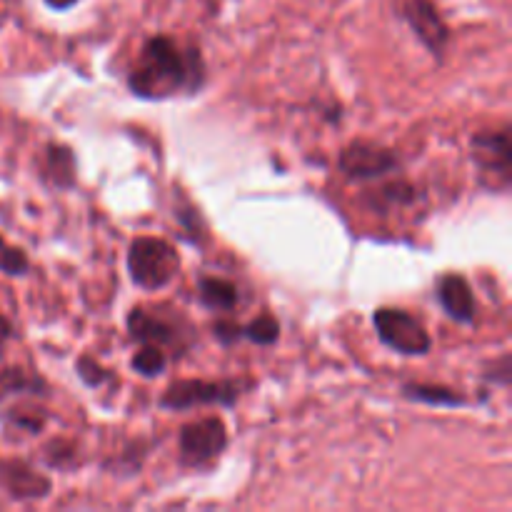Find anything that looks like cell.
<instances>
[{
	"instance_id": "12",
	"label": "cell",
	"mask_w": 512,
	"mask_h": 512,
	"mask_svg": "<svg viewBox=\"0 0 512 512\" xmlns=\"http://www.w3.org/2000/svg\"><path fill=\"white\" fill-rule=\"evenodd\" d=\"M38 178L40 183L55 193H70L78 185V158L75 150L65 143L43 145V153L38 158Z\"/></svg>"
},
{
	"instance_id": "16",
	"label": "cell",
	"mask_w": 512,
	"mask_h": 512,
	"mask_svg": "<svg viewBox=\"0 0 512 512\" xmlns=\"http://www.w3.org/2000/svg\"><path fill=\"white\" fill-rule=\"evenodd\" d=\"M0 395H30V398H50V385L43 375L25 368H5L0 373Z\"/></svg>"
},
{
	"instance_id": "6",
	"label": "cell",
	"mask_w": 512,
	"mask_h": 512,
	"mask_svg": "<svg viewBox=\"0 0 512 512\" xmlns=\"http://www.w3.org/2000/svg\"><path fill=\"white\" fill-rule=\"evenodd\" d=\"M373 328L380 343L403 358H425L433 350L428 328L410 310L383 305L373 313Z\"/></svg>"
},
{
	"instance_id": "13",
	"label": "cell",
	"mask_w": 512,
	"mask_h": 512,
	"mask_svg": "<svg viewBox=\"0 0 512 512\" xmlns=\"http://www.w3.org/2000/svg\"><path fill=\"white\" fill-rule=\"evenodd\" d=\"M418 200V188H415L410 180H385L383 183L373 185V188H365L360 193V203L365 210L375 215H388L393 210H403L415 205Z\"/></svg>"
},
{
	"instance_id": "2",
	"label": "cell",
	"mask_w": 512,
	"mask_h": 512,
	"mask_svg": "<svg viewBox=\"0 0 512 512\" xmlns=\"http://www.w3.org/2000/svg\"><path fill=\"white\" fill-rule=\"evenodd\" d=\"M128 338L138 345H155L160 350H173L183 358L198 340L195 325L183 310L173 305H135L125 315Z\"/></svg>"
},
{
	"instance_id": "25",
	"label": "cell",
	"mask_w": 512,
	"mask_h": 512,
	"mask_svg": "<svg viewBox=\"0 0 512 512\" xmlns=\"http://www.w3.org/2000/svg\"><path fill=\"white\" fill-rule=\"evenodd\" d=\"M480 378H483V383L493 385V388L508 390L512 380V355L500 353L498 358L485 360L483 370H480Z\"/></svg>"
},
{
	"instance_id": "8",
	"label": "cell",
	"mask_w": 512,
	"mask_h": 512,
	"mask_svg": "<svg viewBox=\"0 0 512 512\" xmlns=\"http://www.w3.org/2000/svg\"><path fill=\"white\" fill-rule=\"evenodd\" d=\"M400 168H403V160L398 150L368 138L350 140L338 155V170L350 183H375V180L400 173Z\"/></svg>"
},
{
	"instance_id": "19",
	"label": "cell",
	"mask_w": 512,
	"mask_h": 512,
	"mask_svg": "<svg viewBox=\"0 0 512 512\" xmlns=\"http://www.w3.org/2000/svg\"><path fill=\"white\" fill-rule=\"evenodd\" d=\"M280 333H283V328L273 313H263L248 323H240V338L258 345V348H273L280 340Z\"/></svg>"
},
{
	"instance_id": "24",
	"label": "cell",
	"mask_w": 512,
	"mask_h": 512,
	"mask_svg": "<svg viewBox=\"0 0 512 512\" xmlns=\"http://www.w3.org/2000/svg\"><path fill=\"white\" fill-rule=\"evenodd\" d=\"M75 373H78L80 383L90 390H100L113 380V370L100 365L93 355H78L75 358Z\"/></svg>"
},
{
	"instance_id": "21",
	"label": "cell",
	"mask_w": 512,
	"mask_h": 512,
	"mask_svg": "<svg viewBox=\"0 0 512 512\" xmlns=\"http://www.w3.org/2000/svg\"><path fill=\"white\" fill-rule=\"evenodd\" d=\"M43 463L53 470H63V473H70L80 465V448L73 440H50L43 448Z\"/></svg>"
},
{
	"instance_id": "14",
	"label": "cell",
	"mask_w": 512,
	"mask_h": 512,
	"mask_svg": "<svg viewBox=\"0 0 512 512\" xmlns=\"http://www.w3.org/2000/svg\"><path fill=\"white\" fill-rule=\"evenodd\" d=\"M400 395H403L408 403L428 405V408L440 410H460L473 405V400H470L463 390H455L450 388V385L440 383H418V380H410V383L400 385Z\"/></svg>"
},
{
	"instance_id": "9",
	"label": "cell",
	"mask_w": 512,
	"mask_h": 512,
	"mask_svg": "<svg viewBox=\"0 0 512 512\" xmlns=\"http://www.w3.org/2000/svg\"><path fill=\"white\" fill-rule=\"evenodd\" d=\"M395 13L435 60L445 58L453 33H450V25L445 23L435 0H398Z\"/></svg>"
},
{
	"instance_id": "20",
	"label": "cell",
	"mask_w": 512,
	"mask_h": 512,
	"mask_svg": "<svg viewBox=\"0 0 512 512\" xmlns=\"http://www.w3.org/2000/svg\"><path fill=\"white\" fill-rule=\"evenodd\" d=\"M168 365H170L168 353L155 348V345H140L138 353L130 358V368H133V373H138L140 378L145 380L160 378V375L168 370Z\"/></svg>"
},
{
	"instance_id": "17",
	"label": "cell",
	"mask_w": 512,
	"mask_h": 512,
	"mask_svg": "<svg viewBox=\"0 0 512 512\" xmlns=\"http://www.w3.org/2000/svg\"><path fill=\"white\" fill-rule=\"evenodd\" d=\"M173 218L178 220L180 230H183V238L188 240L190 245H198L203 248L208 243L210 233H208V223H205L203 213L198 210V205L190 203L188 198L178 195V203L173 205Z\"/></svg>"
},
{
	"instance_id": "26",
	"label": "cell",
	"mask_w": 512,
	"mask_h": 512,
	"mask_svg": "<svg viewBox=\"0 0 512 512\" xmlns=\"http://www.w3.org/2000/svg\"><path fill=\"white\" fill-rule=\"evenodd\" d=\"M210 333H213V338L218 340L220 345H223V348H233V345H238L240 340V323L238 320H233L228 315V318H218L215 320L213 325H210Z\"/></svg>"
},
{
	"instance_id": "1",
	"label": "cell",
	"mask_w": 512,
	"mask_h": 512,
	"mask_svg": "<svg viewBox=\"0 0 512 512\" xmlns=\"http://www.w3.org/2000/svg\"><path fill=\"white\" fill-rule=\"evenodd\" d=\"M130 95L138 100L190 98L208 85V63L195 43H178L173 35H148L125 75Z\"/></svg>"
},
{
	"instance_id": "10",
	"label": "cell",
	"mask_w": 512,
	"mask_h": 512,
	"mask_svg": "<svg viewBox=\"0 0 512 512\" xmlns=\"http://www.w3.org/2000/svg\"><path fill=\"white\" fill-rule=\"evenodd\" d=\"M0 488L15 503H35L53 493V480L23 458L0 460Z\"/></svg>"
},
{
	"instance_id": "15",
	"label": "cell",
	"mask_w": 512,
	"mask_h": 512,
	"mask_svg": "<svg viewBox=\"0 0 512 512\" xmlns=\"http://www.w3.org/2000/svg\"><path fill=\"white\" fill-rule=\"evenodd\" d=\"M195 295H198V303L215 315L235 313V308L240 305L238 285L228 278H218V275H200L195 283Z\"/></svg>"
},
{
	"instance_id": "3",
	"label": "cell",
	"mask_w": 512,
	"mask_h": 512,
	"mask_svg": "<svg viewBox=\"0 0 512 512\" xmlns=\"http://www.w3.org/2000/svg\"><path fill=\"white\" fill-rule=\"evenodd\" d=\"M183 268L178 248L170 240L155 235H138L125 253V270L130 283L145 293H160L178 278Z\"/></svg>"
},
{
	"instance_id": "27",
	"label": "cell",
	"mask_w": 512,
	"mask_h": 512,
	"mask_svg": "<svg viewBox=\"0 0 512 512\" xmlns=\"http://www.w3.org/2000/svg\"><path fill=\"white\" fill-rule=\"evenodd\" d=\"M80 3H83V0H43V5L50 13H68V10H73L75 5Z\"/></svg>"
},
{
	"instance_id": "4",
	"label": "cell",
	"mask_w": 512,
	"mask_h": 512,
	"mask_svg": "<svg viewBox=\"0 0 512 512\" xmlns=\"http://www.w3.org/2000/svg\"><path fill=\"white\" fill-rule=\"evenodd\" d=\"M250 388H255L250 378H180L163 390L158 405L168 413H190L198 408L233 410Z\"/></svg>"
},
{
	"instance_id": "11",
	"label": "cell",
	"mask_w": 512,
	"mask_h": 512,
	"mask_svg": "<svg viewBox=\"0 0 512 512\" xmlns=\"http://www.w3.org/2000/svg\"><path fill=\"white\" fill-rule=\"evenodd\" d=\"M435 298L443 313L458 325H475L478 323V300H475L473 285L465 275L445 273L435 283Z\"/></svg>"
},
{
	"instance_id": "7",
	"label": "cell",
	"mask_w": 512,
	"mask_h": 512,
	"mask_svg": "<svg viewBox=\"0 0 512 512\" xmlns=\"http://www.w3.org/2000/svg\"><path fill=\"white\" fill-rule=\"evenodd\" d=\"M230 435L228 425L218 415L185 423L178 435V458L180 465L188 470H208L228 450Z\"/></svg>"
},
{
	"instance_id": "18",
	"label": "cell",
	"mask_w": 512,
	"mask_h": 512,
	"mask_svg": "<svg viewBox=\"0 0 512 512\" xmlns=\"http://www.w3.org/2000/svg\"><path fill=\"white\" fill-rule=\"evenodd\" d=\"M145 458H148V443L145 440H133V443H128L120 450V455L105 460L103 470L110 475H118V478H133L143 468Z\"/></svg>"
},
{
	"instance_id": "22",
	"label": "cell",
	"mask_w": 512,
	"mask_h": 512,
	"mask_svg": "<svg viewBox=\"0 0 512 512\" xmlns=\"http://www.w3.org/2000/svg\"><path fill=\"white\" fill-rule=\"evenodd\" d=\"M3 418L15 430H23L28 435H40L45 430V425H48L50 415L43 408H10L5 410Z\"/></svg>"
},
{
	"instance_id": "5",
	"label": "cell",
	"mask_w": 512,
	"mask_h": 512,
	"mask_svg": "<svg viewBox=\"0 0 512 512\" xmlns=\"http://www.w3.org/2000/svg\"><path fill=\"white\" fill-rule=\"evenodd\" d=\"M470 160L478 185L493 195H508L512 188V128L503 123L493 130H478L470 138Z\"/></svg>"
},
{
	"instance_id": "23",
	"label": "cell",
	"mask_w": 512,
	"mask_h": 512,
	"mask_svg": "<svg viewBox=\"0 0 512 512\" xmlns=\"http://www.w3.org/2000/svg\"><path fill=\"white\" fill-rule=\"evenodd\" d=\"M30 258L25 255L23 248L18 245H10L8 240L0 235V273L8 275V278H25L30 273Z\"/></svg>"
}]
</instances>
